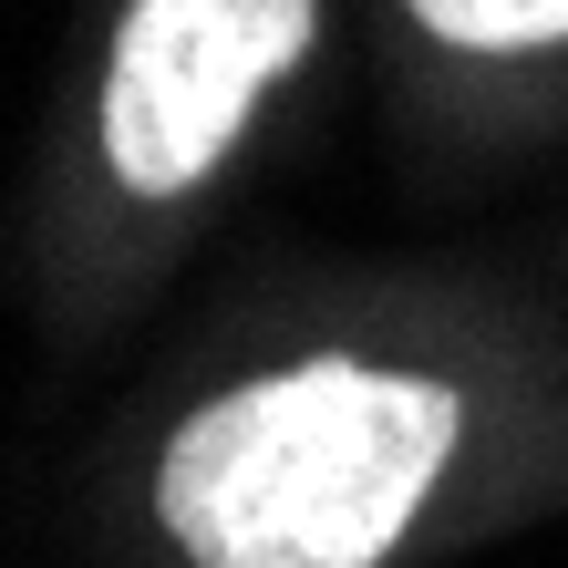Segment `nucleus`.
I'll return each instance as SVG.
<instances>
[{"label":"nucleus","instance_id":"obj_1","mask_svg":"<svg viewBox=\"0 0 568 568\" xmlns=\"http://www.w3.org/2000/svg\"><path fill=\"white\" fill-rule=\"evenodd\" d=\"M455 455V393L373 362H300L165 445L155 507L196 568H373Z\"/></svg>","mask_w":568,"mask_h":568},{"label":"nucleus","instance_id":"obj_2","mask_svg":"<svg viewBox=\"0 0 568 568\" xmlns=\"http://www.w3.org/2000/svg\"><path fill=\"white\" fill-rule=\"evenodd\" d=\"M300 52H311V0H124L104 73L114 176L135 196L196 186Z\"/></svg>","mask_w":568,"mask_h":568},{"label":"nucleus","instance_id":"obj_3","mask_svg":"<svg viewBox=\"0 0 568 568\" xmlns=\"http://www.w3.org/2000/svg\"><path fill=\"white\" fill-rule=\"evenodd\" d=\"M414 11L445 42H476V52H527V42L568 31V0H414Z\"/></svg>","mask_w":568,"mask_h":568}]
</instances>
